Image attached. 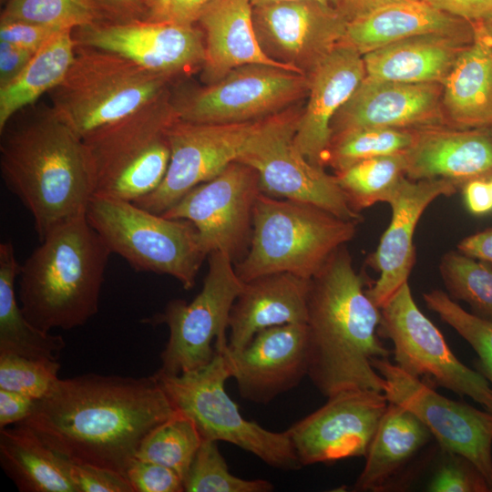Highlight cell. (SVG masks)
<instances>
[{
	"instance_id": "obj_1",
	"label": "cell",
	"mask_w": 492,
	"mask_h": 492,
	"mask_svg": "<svg viewBox=\"0 0 492 492\" xmlns=\"http://www.w3.org/2000/svg\"><path fill=\"white\" fill-rule=\"evenodd\" d=\"M177 412L154 375L59 379L22 423L70 462L123 476L144 437Z\"/></svg>"
},
{
	"instance_id": "obj_2",
	"label": "cell",
	"mask_w": 492,
	"mask_h": 492,
	"mask_svg": "<svg viewBox=\"0 0 492 492\" xmlns=\"http://www.w3.org/2000/svg\"><path fill=\"white\" fill-rule=\"evenodd\" d=\"M345 245L311 279L308 295V373L325 397L350 389L384 392L373 360L388 358L379 340L381 309L366 293Z\"/></svg>"
},
{
	"instance_id": "obj_3",
	"label": "cell",
	"mask_w": 492,
	"mask_h": 492,
	"mask_svg": "<svg viewBox=\"0 0 492 492\" xmlns=\"http://www.w3.org/2000/svg\"><path fill=\"white\" fill-rule=\"evenodd\" d=\"M0 135L2 179L30 212L39 241L87 215L96 190L93 162L84 139L50 105L11 118Z\"/></svg>"
},
{
	"instance_id": "obj_4",
	"label": "cell",
	"mask_w": 492,
	"mask_h": 492,
	"mask_svg": "<svg viewBox=\"0 0 492 492\" xmlns=\"http://www.w3.org/2000/svg\"><path fill=\"white\" fill-rule=\"evenodd\" d=\"M110 250L87 215L51 231L20 266L18 300L36 328L70 330L98 311Z\"/></svg>"
},
{
	"instance_id": "obj_5",
	"label": "cell",
	"mask_w": 492,
	"mask_h": 492,
	"mask_svg": "<svg viewBox=\"0 0 492 492\" xmlns=\"http://www.w3.org/2000/svg\"><path fill=\"white\" fill-rule=\"evenodd\" d=\"M358 223L313 204L261 192L253 209L251 243L234 263L235 271L243 282L278 272L311 280L354 237Z\"/></svg>"
},
{
	"instance_id": "obj_6",
	"label": "cell",
	"mask_w": 492,
	"mask_h": 492,
	"mask_svg": "<svg viewBox=\"0 0 492 492\" xmlns=\"http://www.w3.org/2000/svg\"><path fill=\"white\" fill-rule=\"evenodd\" d=\"M171 78L117 54L77 46L67 73L49 92L50 106L83 138L159 97Z\"/></svg>"
},
{
	"instance_id": "obj_7",
	"label": "cell",
	"mask_w": 492,
	"mask_h": 492,
	"mask_svg": "<svg viewBox=\"0 0 492 492\" xmlns=\"http://www.w3.org/2000/svg\"><path fill=\"white\" fill-rule=\"evenodd\" d=\"M177 119L168 90L130 115L86 135L95 194L134 202L153 192L169 168L168 129Z\"/></svg>"
},
{
	"instance_id": "obj_8",
	"label": "cell",
	"mask_w": 492,
	"mask_h": 492,
	"mask_svg": "<svg viewBox=\"0 0 492 492\" xmlns=\"http://www.w3.org/2000/svg\"><path fill=\"white\" fill-rule=\"evenodd\" d=\"M87 219L111 253L121 256L134 270L171 276L185 290L194 287L208 256L191 221L98 194L89 201Z\"/></svg>"
},
{
	"instance_id": "obj_9",
	"label": "cell",
	"mask_w": 492,
	"mask_h": 492,
	"mask_svg": "<svg viewBox=\"0 0 492 492\" xmlns=\"http://www.w3.org/2000/svg\"><path fill=\"white\" fill-rule=\"evenodd\" d=\"M224 346L215 348L206 366L190 373L153 374L175 408L190 416L202 439L224 441L253 454L272 467L296 470L302 466L286 431L273 432L245 419L225 390L231 371Z\"/></svg>"
},
{
	"instance_id": "obj_10",
	"label": "cell",
	"mask_w": 492,
	"mask_h": 492,
	"mask_svg": "<svg viewBox=\"0 0 492 492\" xmlns=\"http://www.w3.org/2000/svg\"><path fill=\"white\" fill-rule=\"evenodd\" d=\"M301 114L287 111L260 120L235 161L257 171L261 192L315 205L347 220L363 216L348 203L335 177L313 165L294 143Z\"/></svg>"
},
{
	"instance_id": "obj_11",
	"label": "cell",
	"mask_w": 492,
	"mask_h": 492,
	"mask_svg": "<svg viewBox=\"0 0 492 492\" xmlns=\"http://www.w3.org/2000/svg\"><path fill=\"white\" fill-rule=\"evenodd\" d=\"M208 260L202 289L192 302L171 300L162 313L143 321L169 328L159 368L166 374L177 375L206 366L216 353L213 341L227 339L231 309L244 282L226 254L212 251Z\"/></svg>"
},
{
	"instance_id": "obj_12",
	"label": "cell",
	"mask_w": 492,
	"mask_h": 492,
	"mask_svg": "<svg viewBox=\"0 0 492 492\" xmlns=\"http://www.w3.org/2000/svg\"><path fill=\"white\" fill-rule=\"evenodd\" d=\"M378 334L393 342L395 364L419 379L468 396L492 412V385L453 354L438 328L420 311L408 282L381 308Z\"/></svg>"
},
{
	"instance_id": "obj_13",
	"label": "cell",
	"mask_w": 492,
	"mask_h": 492,
	"mask_svg": "<svg viewBox=\"0 0 492 492\" xmlns=\"http://www.w3.org/2000/svg\"><path fill=\"white\" fill-rule=\"evenodd\" d=\"M308 76L266 65H246L171 103L179 119L200 124L257 121L308 92Z\"/></svg>"
},
{
	"instance_id": "obj_14",
	"label": "cell",
	"mask_w": 492,
	"mask_h": 492,
	"mask_svg": "<svg viewBox=\"0 0 492 492\" xmlns=\"http://www.w3.org/2000/svg\"><path fill=\"white\" fill-rule=\"evenodd\" d=\"M372 364L385 381L384 393L388 402L414 414L443 451L468 459L492 491V412L441 395L389 358H376Z\"/></svg>"
},
{
	"instance_id": "obj_15",
	"label": "cell",
	"mask_w": 492,
	"mask_h": 492,
	"mask_svg": "<svg viewBox=\"0 0 492 492\" xmlns=\"http://www.w3.org/2000/svg\"><path fill=\"white\" fill-rule=\"evenodd\" d=\"M261 192L257 171L233 161L160 215L191 221L207 256L220 251L236 263L249 249L253 209Z\"/></svg>"
},
{
	"instance_id": "obj_16",
	"label": "cell",
	"mask_w": 492,
	"mask_h": 492,
	"mask_svg": "<svg viewBox=\"0 0 492 492\" xmlns=\"http://www.w3.org/2000/svg\"><path fill=\"white\" fill-rule=\"evenodd\" d=\"M260 120L200 124L177 119L168 129L170 160L162 182L134 203L153 213H164L191 189L235 161Z\"/></svg>"
},
{
	"instance_id": "obj_17",
	"label": "cell",
	"mask_w": 492,
	"mask_h": 492,
	"mask_svg": "<svg viewBox=\"0 0 492 492\" xmlns=\"http://www.w3.org/2000/svg\"><path fill=\"white\" fill-rule=\"evenodd\" d=\"M327 399L286 430L302 466L364 456L389 404L384 392L369 389Z\"/></svg>"
},
{
	"instance_id": "obj_18",
	"label": "cell",
	"mask_w": 492,
	"mask_h": 492,
	"mask_svg": "<svg viewBox=\"0 0 492 492\" xmlns=\"http://www.w3.org/2000/svg\"><path fill=\"white\" fill-rule=\"evenodd\" d=\"M77 46L108 51L149 71L174 77L202 66L205 42L202 30L194 25L168 21L101 20L75 28Z\"/></svg>"
},
{
	"instance_id": "obj_19",
	"label": "cell",
	"mask_w": 492,
	"mask_h": 492,
	"mask_svg": "<svg viewBox=\"0 0 492 492\" xmlns=\"http://www.w3.org/2000/svg\"><path fill=\"white\" fill-rule=\"evenodd\" d=\"M252 19L266 55L306 76L341 43L348 22L338 8L313 0L253 6Z\"/></svg>"
},
{
	"instance_id": "obj_20",
	"label": "cell",
	"mask_w": 492,
	"mask_h": 492,
	"mask_svg": "<svg viewBox=\"0 0 492 492\" xmlns=\"http://www.w3.org/2000/svg\"><path fill=\"white\" fill-rule=\"evenodd\" d=\"M242 398L267 404L297 386L308 373L306 323L263 329L241 349L224 350Z\"/></svg>"
},
{
	"instance_id": "obj_21",
	"label": "cell",
	"mask_w": 492,
	"mask_h": 492,
	"mask_svg": "<svg viewBox=\"0 0 492 492\" xmlns=\"http://www.w3.org/2000/svg\"><path fill=\"white\" fill-rule=\"evenodd\" d=\"M457 189L453 182L440 179L412 180L404 177L400 181L388 201L392 209L389 226L368 259L379 278L366 293L378 308L408 282L415 262L414 234L423 212L434 200L452 196Z\"/></svg>"
},
{
	"instance_id": "obj_22",
	"label": "cell",
	"mask_w": 492,
	"mask_h": 492,
	"mask_svg": "<svg viewBox=\"0 0 492 492\" xmlns=\"http://www.w3.org/2000/svg\"><path fill=\"white\" fill-rule=\"evenodd\" d=\"M307 76L309 97L298 120L294 143L310 163L323 168L333 118L365 77L363 56L339 44Z\"/></svg>"
},
{
	"instance_id": "obj_23",
	"label": "cell",
	"mask_w": 492,
	"mask_h": 492,
	"mask_svg": "<svg viewBox=\"0 0 492 492\" xmlns=\"http://www.w3.org/2000/svg\"><path fill=\"white\" fill-rule=\"evenodd\" d=\"M441 83H405L364 77L332 121V137L363 128L431 124L439 118Z\"/></svg>"
},
{
	"instance_id": "obj_24",
	"label": "cell",
	"mask_w": 492,
	"mask_h": 492,
	"mask_svg": "<svg viewBox=\"0 0 492 492\" xmlns=\"http://www.w3.org/2000/svg\"><path fill=\"white\" fill-rule=\"evenodd\" d=\"M405 160V176L412 180L440 179L462 188L492 177V136L482 128L417 130Z\"/></svg>"
},
{
	"instance_id": "obj_25",
	"label": "cell",
	"mask_w": 492,
	"mask_h": 492,
	"mask_svg": "<svg viewBox=\"0 0 492 492\" xmlns=\"http://www.w3.org/2000/svg\"><path fill=\"white\" fill-rule=\"evenodd\" d=\"M252 8L250 0H214L199 15L197 23L205 42L202 79L207 85L246 65H266L302 74L266 55L255 32Z\"/></svg>"
},
{
	"instance_id": "obj_26",
	"label": "cell",
	"mask_w": 492,
	"mask_h": 492,
	"mask_svg": "<svg viewBox=\"0 0 492 492\" xmlns=\"http://www.w3.org/2000/svg\"><path fill=\"white\" fill-rule=\"evenodd\" d=\"M309 279L271 273L244 282L231 309L228 347L243 348L260 331L287 323H306Z\"/></svg>"
},
{
	"instance_id": "obj_27",
	"label": "cell",
	"mask_w": 492,
	"mask_h": 492,
	"mask_svg": "<svg viewBox=\"0 0 492 492\" xmlns=\"http://www.w3.org/2000/svg\"><path fill=\"white\" fill-rule=\"evenodd\" d=\"M429 34L474 38L475 28L473 22L424 0H403L381 5L348 21L340 44L364 56L392 43Z\"/></svg>"
},
{
	"instance_id": "obj_28",
	"label": "cell",
	"mask_w": 492,
	"mask_h": 492,
	"mask_svg": "<svg viewBox=\"0 0 492 492\" xmlns=\"http://www.w3.org/2000/svg\"><path fill=\"white\" fill-rule=\"evenodd\" d=\"M474 40L456 56L442 83L443 104L459 128L492 127V42L481 21Z\"/></svg>"
},
{
	"instance_id": "obj_29",
	"label": "cell",
	"mask_w": 492,
	"mask_h": 492,
	"mask_svg": "<svg viewBox=\"0 0 492 492\" xmlns=\"http://www.w3.org/2000/svg\"><path fill=\"white\" fill-rule=\"evenodd\" d=\"M473 40L429 34L392 43L363 56L365 77L395 82L442 84L460 51Z\"/></svg>"
},
{
	"instance_id": "obj_30",
	"label": "cell",
	"mask_w": 492,
	"mask_h": 492,
	"mask_svg": "<svg viewBox=\"0 0 492 492\" xmlns=\"http://www.w3.org/2000/svg\"><path fill=\"white\" fill-rule=\"evenodd\" d=\"M431 437L430 431L414 414L389 402L364 456L365 464L354 488L384 490Z\"/></svg>"
},
{
	"instance_id": "obj_31",
	"label": "cell",
	"mask_w": 492,
	"mask_h": 492,
	"mask_svg": "<svg viewBox=\"0 0 492 492\" xmlns=\"http://www.w3.org/2000/svg\"><path fill=\"white\" fill-rule=\"evenodd\" d=\"M0 463L22 492H77L69 461L23 424L0 430Z\"/></svg>"
},
{
	"instance_id": "obj_32",
	"label": "cell",
	"mask_w": 492,
	"mask_h": 492,
	"mask_svg": "<svg viewBox=\"0 0 492 492\" xmlns=\"http://www.w3.org/2000/svg\"><path fill=\"white\" fill-rule=\"evenodd\" d=\"M73 30L56 32L15 78L0 87V131L14 116L34 105L63 80L76 55Z\"/></svg>"
},
{
	"instance_id": "obj_33",
	"label": "cell",
	"mask_w": 492,
	"mask_h": 492,
	"mask_svg": "<svg viewBox=\"0 0 492 492\" xmlns=\"http://www.w3.org/2000/svg\"><path fill=\"white\" fill-rule=\"evenodd\" d=\"M12 242L0 244V354L57 360L66 346L60 335L34 326L17 302L15 283L20 272Z\"/></svg>"
},
{
	"instance_id": "obj_34",
	"label": "cell",
	"mask_w": 492,
	"mask_h": 492,
	"mask_svg": "<svg viewBox=\"0 0 492 492\" xmlns=\"http://www.w3.org/2000/svg\"><path fill=\"white\" fill-rule=\"evenodd\" d=\"M405 152L357 161L336 171V182L355 210L387 202L405 177Z\"/></svg>"
},
{
	"instance_id": "obj_35",
	"label": "cell",
	"mask_w": 492,
	"mask_h": 492,
	"mask_svg": "<svg viewBox=\"0 0 492 492\" xmlns=\"http://www.w3.org/2000/svg\"><path fill=\"white\" fill-rule=\"evenodd\" d=\"M201 442L194 421L177 410L144 437L135 458L169 467L184 481Z\"/></svg>"
},
{
	"instance_id": "obj_36",
	"label": "cell",
	"mask_w": 492,
	"mask_h": 492,
	"mask_svg": "<svg viewBox=\"0 0 492 492\" xmlns=\"http://www.w3.org/2000/svg\"><path fill=\"white\" fill-rule=\"evenodd\" d=\"M417 130L395 128H363L332 137L324 164L336 171L370 158L404 153L415 143Z\"/></svg>"
},
{
	"instance_id": "obj_37",
	"label": "cell",
	"mask_w": 492,
	"mask_h": 492,
	"mask_svg": "<svg viewBox=\"0 0 492 492\" xmlns=\"http://www.w3.org/2000/svg\"><path fill=\"white\" fill-rule=\"evenodd\" d=\"M439 271L453 300L466 302L471 313L492 322V269L460 251H448Z\"/></svg>"
},
{
	"instance_id": "obj_38",
	"label": "cell",
	"mask_w": 492,
	"mask_h": 492,
	"mask_svg": "<svg viewBox=\"0 0 492 492\" xmlns=\"http://www.w3.org/2000/svg\"><path fill=\"white\" fill-rule=\"evenodd\" d=\"M0 19L75 29L103 17L94 0H8Z\"/></svg>"
},
{
	"instance_id": "obj_39",
	"label": "cell",
	"mask_w": 492,
	"mask_h": 492,
	"mask_svg": "<svg viewBox=\"0 0 492 492\" xmlns=\"http://www.w3.org/2000/svg\"><path fill=\"white\" fill-rule=\"evenodd\" d=\"M273 485L265 479H243L232 475L217 441L202 439L184 479L187 492H270Z\"/></svg>"
},
{
	"instance_id": "obj_40",
	"label": "cell",
	"mask_w": 492,
	"mask_h": 492,
	"mask_svg": "<svg viewBox=\"0 0 492 492\" xmlns=\"http://www.w3.org/2000/svg\"><path fill=\"white\" fill-rule=\"evenodd\" d=\"M428 309L463 337L478 355L484 376L492 385V322L466 312L439 289L423 294Z\"/></svg>"
},
{
	"instance_id": "obj_41",
	"label": "cell",
	"mask_w": 492,
	"mask_h": 492,
	"mask_svg": "<svg viewBox=\"0 0 492 492\" xmlns=\"http://www.w3.org/2000/svg\"><path fill=\"white\" fill-rule=\"evenodd\" d=\"M59 368L56 360L0 354V388L43 399L59 381Z\"/></svg>"
},
{
	"instance_id": "obj_42",
	"label": "cell",
	"mask_w": 492,
	"mask_h": 492,
	"mask_svg": "<svg viewBox=\"0 0 492 492\" xmlns=\"http://www.w3.org/2000/svg\"><path fill=\"white\" fill-rule=\"evenodd\" d=\"M427 490L433 492H487L491 488L481 472L466 457L444 451Z\"/></svg>"
},
{
	"instance_id": "obj_43",
	"label": "cell",
	"mask_w": 492,
	"mask_h": 492,
	"mask_svg": "<svg viewBox=\"0 0 492 492\" xmlns=\"http://www.w3.org/2000/svg\"><path fill=\"white\" fill-rule=\"evenodd\" d=\"M125 477L135 492L184 491V481L176 471L149 461L134 458Z\"/></svg>"
},
{
	"instance_id": "obj_44",
	"label": "cell",
	"mask_w": 492,
	"mask_h": 492,
	"mask_svg": "<svg viewBox=\"0 0 492 492\" xmlns=\"http://www.w3.org/2000/svg\"><path fill=\"white\" fill-rule=\"evenodd\" d=\"M69 476L77 492H134L125 476L107 467L69 461Z\"/></svg>"
},
{
	"instance_id": "obj_45",
	"label": "cell",
	"mask_w": 492,
	"mask_h": 492,
	"mask_svg": "<svg viewBox=\"0 0 492 492\" xmlns=\"http://www.w3.org/2000/svg\"><path fill=\"white\" fill-rule=\"evenodd\" d=\"M66 29L0 19V40L36 52L56 32Z\"/></svg>"
},
{
	"instance_id": "obj_46",
	"label": "cell",
	"mask_w": 492,
	"mask_h": 492,
	"mask_svg": "<svg viewBox=\"0 0 492 492\" xmlns=\"http://www.w3.org/2000/svg\"><path fill=\"white\" fill-rule=\"evenodd\" d=\"M36 399L0 388V429L25 421L33 412Z\"/></svg>"
},
{
	"instance_id": "obj_47",
	"label": "cell",
	"mask_w": 492,
	"mask_h": 492,
	"mask_svg": "<svg viewBox=\"0 0 492 492\" xmlns=\"http://www.w3.org/2000/svg\"><path fill=\"white\" fill-rule=\"evenodd\" d=\"M103 20L109 22H129L144 19L147 0H94Z\"/></svg>"
},
{
	"instance_id": "obj_48",
	"label": "cell",
	"mask_w": 492,
	"mask_h": 492,
	"mask_svg": "<svg viewBox=\"0 0 492 492\" xmlns=\"http://www.w3.org/2000/svg\"><path fill=\"white\" fill-rule=\"evenodd\" d=\"M35 53V51L0 40V87L15 78Z\"/></svg>"
},
{
	"instance_id": "obj_49",
	"label": "cell",
	"mask_w": 492,
	"mask_h": 492,
	"mask_svg": "<svg viewBox=\"0 0 492 492\" xmlns=\"http://www.w3.org/2000/svg\"><path fill=\"white\" fill-rule=\"evenodd\" d=\"M455 16L468 20H484L492 15V0H424Z\"/></svg>"
},
{
	"instance_id": "obj_50",
	"label": "cell",
	"mask_w": 492,
	"mask_h": 492,
	"mask_svg": "<svg viewBox=\"0 0 492 492\" xmlns=\"http://www.w3.org/2000/svg\"><path fill=\"white\" fill-rule=\"evenodd\" d=\"M214 0H172L168 6L150 21H168L183 25L197 23L201 11Z\"/></svg>"
},
{
	"instance_id": "obj_51",
	"label": "cell",
	"mask_w": 492,
	"mask_h": 492,
	"mask_svg": "<svg viewBox=\"0 0 492 492\" xmlns=\"http://www.w3.org/2000/svg\"><path fill=\"white\" fill-rule=\"evenodd\" d=\"M462 191L467 210L474 215L492 211V196L488 179H476L466 182Z\"/></svg>"
},
{
	"instance_id": "obj_52",
	"label": "cell",
	"mask_w": 492,
	"mask_h": 492,
	"mask_svg": "<svg viewBox=\"0 0 492 492\" xmlns=\"http://www.w3.org/2000/svg\"><path fill=\"white\" fill-rule=\"evenodd\" d=\"M457 251L474 259L492 263V228L466 237Z\"/></svg>"
},
{
	"instance_id": "obj_53",
	"label": "cell",
	"mask_w": 492,
	"mask_h": 492,
	"mask_svg": "<svg viewBox=\"0 0 492 492\" xmlns=\"http://www.w3.org/2000/svg\"><path fill=\"white\" fill-rule=\"evenodd\" d=\"M396 1L403 0H340L339 9L347 21H350L381 5Z\"/></svg>"
},
{
	"instance_id": "obj_54",
	"label": "cell",
	"mask_w": 492,
	"mask_h": 492,
	"mask_svg": "<svg viewBox=\"0 0 492 492\" xmlns=\"http://www.w3.org/2000/svg\"><path fill=\"white\" fill-rule=\"evenodd\" d=\"M172 0H149L145 20H154Z\"/></svg>"
},
{
	"instance_id": "obj_55",
	"label": "cell",
	"mask_w": 492,
	"mask_h": 492,
	"mask_svg": "<svg viewBox=\"0 0 492 492\" xmlns=\"http://www.w3.org/2000/svg\"><path fill=\"white\" fill-rule=\"evenodd\" d=\"M250 1L251 3L252 6H259V5H263L276 3V2L294 1V0H250ZM313 1H317V2H320L322 4L336 7L338 9L340 7V0H313Z\"/></svg>"
},
{
	"instance_id": "obj_56",
	"label": "cell",
	"mask_w": 492,
	"mask_h": 492,
	"mask_svg": "<svg viewBox=\"0 0 492 492\" xmlns=\"http://www.w3.org/2000/svg\"><path fill=\"white\" fill-rule=\"evenodd\" d=\"M482 26L492 42V15L484 20H480Z\"/></svg>"
},
{
	"instance_id": "obj_57",
	"label": "cell",
	"mask_w": 492,
	"mask_h": 492,
	"mask_svg": "<svg viewBox=\"0 0 492 492\" xmlns=\"http://www.w3.org/2000/svg\"><path fill=\"white\" fill-rule=\"evenodd\" d=\"M488 182H489V187H490V191H491V196H492V177L488 179Z\"/></svg>"
},
{
	"instance_id": "obj_58",
	"label": "cell",
	"mask_w": 492,
	"mask_h": 492,
	"mask_svg": "<svg viewBox=\"0 0 492 492\" xmlns=\"http://www.w3.org/2000/svg\"><path fill=\"white\" fill-rule=\"evenodd\" d=\"M8 0H0L2 5H5Z\"/></svg>"
},
{
	"instance_id": "obj_59",
	"label": "cell",
	"mask_w": 492,
	"mask_h": 492,
	"mask_svg": "<svg viewBox=\"0 0 492 492\" xmlns=\"http://www.w3.org/2000/svg\"><path fill=\"white\" fill-rule=\"evenodd\" d=\"M149 1V0H147V5H148Z\"/></svg>"
},
{
	"instance_id": "obj_60",
	"label": "cell",
	"mask_w": 492,
	"mask_h": 492,
	"mask_svg": "<svg viewBox=\"0 0 492 492\" xmlns=\"http://www.w3.org/2000/svg\"><path fill=\"white\" fill-rule=\"evenodd\" d=\"M492 128V127H491Z\"/></svg>"
}]
</instances>
